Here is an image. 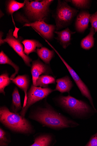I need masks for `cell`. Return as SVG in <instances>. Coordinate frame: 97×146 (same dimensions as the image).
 I'll list each match as a JSON object with an SVG mask.
<instances>
[{
    "mask_svg": "<svg viewBox=\"0 0 97 146\" xmlns=\"http://www.w3.org/2000/svg\"><path fill=\"white\" fill-rule=\"evenodd\" d=\"M29 117L43 125L56 130L77 127L80 124L55 110L47 104L33 111Z\"/></svg>",
    "mask_w": 97,
    "mask_h": 146,
    "instance_id": "cell-1",
    "label": "cell"
},
{
    "mask_svg": "<svg viewBox=\"0 0 97 146\" xmlns=\"http://www.w3.org/2000/svg\"><path fill=\"white\" fill-rule=\"evenodd\" d=\"M57 100L60 107L75 119L86 120L97 113V111L86 102L70 95L66 96H60Z\"/></svg>",
    "mask_w": 97,
    "mask_h": 146,
    "instance_id": "cell-2",
    "label": "cell"
},
{
    "mask_svg": "<svg viewBox=\"0 0 97 146\" xmlns=\"http://www.w3.org/2000/svg\"><path fill=\"white\" fill-rule=\"evenodd\" d=\"M0 122L16 133L30 135L35 132L34 127L28 120L18 113L11 111L5 106L0 108Z\"/></svg>",
    "mask_w": 97,
    "mask_h": 146,
    "instance_id": "cell-3",
    "label": "cell"
},
{
    "mask_svg": "<svg viewBox=\"0 0 97 146\" xmlns=\"http://www.w3.org/2000/svg\"><path fill=\"white\" fill-rule=\"evenodd\" d=\"M52 0L29 1L25 0L24 9L26 15L35 21L44 20L49 15V6L53 2Z\"/></svg>",
    "mask_w": 97,
    "mask_h": 146,
    "instance_id": "cell-4",
    "label": "cell"
},
{
    "mask_svg": "<svg viewBox=\"0 0 97 146\" xmlns=\"http://www.w3.org/2000/svg\"><path fill=\"white\" fill-rule=\"evenodd\" d=\"M78 10L69 6L65 1H58L57 6L53 15L57 31L70 25L76 16Z\"/></svg>",
    "mask_w": 97,
    "mask_h": 146,
    "instance_id": "cell-5",
    "label": "cell"
},
{
    "mask_svg": "<svg viewBox=\"0 0 97 146\" xmlns=\"http://www.w3.org/2000/svg\"><path fill=\"white\" fill-rule=\"evenodd\" d=\"M54 90L49 88H42L32 85L27 92L26 104L25 107L22 108L20 112V115L25 117L29 109L33 104L46 98Z\"/></svg>",
    "mask_w": 97,
    "mask_h": 146,
    "instance_id": "cell-6",
    "label": "cell"
},
{
    "mask_svg": "<svg viewBox=\"0 0 97 146\" xmlns=\"http://www.w3.org/2000/svg\"><path fill=\"white\" fill-rule=\"evenodd\" d=\"M13 33V30L10 29L5 39H2L3 35H1V46L5 43H7L21 57L25 64L28 67H30V63L32 61V60L25 54L24 46L21 43L23 38L22 37H19L17 38L15 37L14 36Z\"/></svg>",
    "mask_w": 97,
    "mask_h": 146,
    "instance_id": "cell-7",
    "label": "cell"
},
{
    "mask_svg": "<svg viewBox=\"0 0 97 146\" xmlns=\"http://www.w3.org/2000/svg\"><path fill=\"white\" fill-rule=\"evenodd\" d=\"M17 20L22 22H26L24 27H31L38 32L44 39L47 40H51L54 37V33L56 29V26L46 23L44 20L35 21L33 22H29L24 17L20 15H17Z\"/></svg>",
    "mask_w": 97,
    "mask_h": 146,
    "instance_id": "cell-8",
    "label": "cell"
},
{
    "mask_svg": "<svg viewBox=\"0 0 97 146\" xmlns=\"http://www.w3.org/2000/svg\"><path fill=\"white\" fill-rule=\"evenodd\" d=\"M46 42L53 49L54 51L56 52L64 64L65 65L69 72L70 73L73 80L80 91L81 94L83 96L85 97L88 100L92 108L95 111H97V110L95 108L93 99L92 97L88 87L84 82L82 80L81 78L73 69L61 56L58 52L54 48L47 40H46Z\"/></svg>",
    "mask_w": 97,
    "mask_h": 146,
    "instance_id": "cell-9",
    "label": "cell"
},
{
    "mask_svg": "<svg viewBox=\"0 0 97 146\" xmlns=\"http://www.w3.org/2000/svg\"><path fill=\"white\" fill-rule=\"evenodd\" d=\"M51 72V70L48 64L44 63L39 60L33 61L31 69L33 85L35 86L37 80L41 74L48 75Z\"/></svg>",
    "mask_w": 97,
    "mask_h": 146,
    "instance_id": "cell-10",
    "label": "cell"
},
{
    "mask_svg": "<svg viewBox=\"0 0 97 146\" xmlns=\"http://www.w3.org/2000/svg\"><path fill=\"white\" fill-rule=\"evenodd\" d=\"M91 15L87 11H83L80 12L77 17L75 26L77 31L82 33L88 28Z\"/></svg>",
    "mask_w": 97,
    "mask_h": 146,
    "instance_id": "cell-11",
    "label": "cell"
},
{
    "mask_svg": "<svg viewBox=\"0 0 97 146\" xmlns=\"http://www.w3.org/2000/svg\"><path fill=\"white\" fill-rule=\"evenodd\" d=\"M12 82L22 89L24 93L25 96L22 108L25 107L27 102V91L28 89L30 80L28 76L26 75H18L16 78L10 79Z\"/></svg>",
    "mask_w": 97,
    "mask_h": 146,
    "instance_id": "cell-12",
    "label": "cell"
},
{
    "mask_svg": "<svg viewBox=\"0 0 97 146\" xmlns=\"http://www.w3.org/2000/svg\"><path fill=\"white\" fill-rule=\"evenodd\" d=\"M34 143L31 146H49L53 145L56 141L52 134L42 133L35 137Z\"/></svg>",
    "mask_w": 97,
    "mask_h": 146,
    "instance_id": "cell-13",
    "label": "cell"
},
{
    "mask_svg": "<svg viewBox=\"0 0 97 146\" xmlns=\"http://www.w3.org/2000/svg\"><path fill=\"white\" fill-rule=\"evenodd\" d=\"M54 33L57 35L55 38L59 42L64 49L66 48L71 44V37L72 35L76 32H73L68 28L61 31H54Z\"/></svg>",
    "mask_w": 97,
    "mask_h": 146,
    "instance_id": "cell-14",
    "label": "cell"
},
{
    "mask_svg": "<svg viewBox=\"0 0 97 146\" xmlns=\"http://www.w3.org/2000/svg\"><path fill=\"white\" fill-rule=\"evenodd\" d=\"M56 88L55 91H58L61 93L67 92L69 95L70 91L73 86V84L70 78L66 76L57 80Z\"/></svg>",
    "mask_w": 97,
    "mask_h": 146,
    "instance_id": "cell-15",
    "label": "cell"
},
{
    "mask_svg": "<svg viewBox=\"0 0 97 146\" xmlns=\"http://www.w3.org/2000/svg\"><path fill=\"white\" fill-rule=\"evenodd\" d=\"M22 43L24 46L25 54L27 56L31 53L36 52L37 48L43 47L42 44L38 41L34 39H25L22 41Z\"/></svg>",
    "mask_w": 97,
    "mask_h": 146,
    "instance_id": "cell-16",
    "label": "cell"
},
{
    "mask_svg": "<svg viewBox=\"0 0 97 146\" xmlns=\"http://www.w3.org/2000/svg\"><path fill=\"white\" fill-rule=\"evenodd\" d=\"M36 52L38 57L46 64H50V61L53 57L54 50H50L45 47L37 48Z\"/></svg>",
    "mask_w": 97,
    "mask_h": 146,
    "instance_id": "cell-17",
    "label": "cell"
},
{
    "mask_svg": "<svg viewBox=\"0 0 97 146\" xmlns=\"http://www.w3.org/2000/svg\"><path fill=\"white\" fill-rule=\"evenodd\" d=\"M24 3H20L17 2L15 0H9L6 1V13L9 15H11L12 18L13 23L15 26V28H17L15 25V24L13 18V14L16 11L21 8H24L25 6Z\"/></svg>",
    "mask_w": 97,
    "mask_h": 146,
    "instance_id": "cell-18",
    "label": "cell"
},
{
    "mask_svg": "<svg viewBox=\"0 0 97 146\" xmlns=\"http://www.w3.org/2000/svg\"><path fill=\"white\" fill-rule=\"evenodd\" d=\"M12 100L11 110V112L17 113L22 110L20 97L18 88H15L12 94Z\"/></svg>",
    "mask_w": 97,
    "mask_h": 146,
    "instance_id": "cell-19",
    "label": "cell"
},
{
    "mask_svg": "<svg viewBox=\"0 0 97 146\" xmlns=\"http://www.w3.org/2000/svg\"><path fill=\"white\" fill-rule=\"evenodd\" d=\"M89 34L83 38L81 42V46L83 49L89 50L92 48L94 45V36L95 34L94 28L91 27L90 29Z\"/></svg>",
    "mask_w": 97,
    "mask_h": 146,
    "instance_id": "cell-20",
    "label": "cell"
},
{
    "mask_svg": "<svg viewBox=\"0 0 97 146\" xmlns=\"http://www.w3.org/2000/svg\"><path fill=\"white\" fill-rule=\"evenodd\" d=\"M56 79L52 76L48 75L40 76L37 80L35 86L42 88H48L50 84H55Z\"/></svg>",
    "mask_w": 97,
    "mask_h": 146,
    "instance_id": "cell-21",
    "label": "cell"
},
{
    "mask_svg": "<svg viewBox=\"0 0 97 146\" xmlns=\"http://www.w3.org/2000/svg\"><path fill=\"white\" fill-rule=\"evenodd\" d=\"M0 64H9L15 69V72L10 76V79L15 78L16 75L19 72L20 69L18 66L13 62L3 50L0 52Z\"/></svg>",
    "mask_w": 97,
    "mask_h": 146,
    "instance_id": "cell-22",
    "label": "cell"
},
{
    "mask_svg": "<svg viewBox=\"0 0 97 146\" xmlns=\"http://www.w3.org/2000/svg\"><path fill=\"white\" fill-rule=\"evenodd\" d=\"M11 81L7 73L3 74L0 76V93L1 94L5 95V88L9 85Z\"/></svg>",
    "mask_w": 97,
    "mask_h": 146,
    "instance_id": "cell-23",
    "label": "cell"
},
{
    "mask_svg": "<svg viewBox=\"0 0 97 146\" xmlns=\"http://www.w3.org/2000/svg\"><path fill=\"white\" fill-rule=\"evenodd\" d=\"M65 1L66 2H71L75 7L79 9L89 8L91 2V1H87V0H84V1L72 0V1Z\"/></svg>",
    "mask_w": 97,
    "mask_h": 146,
    "instance_id": "cell-24",
    "label": "cell"
},
{
    "mask_svg": "<svg viewBox=\"0 0 97 146\" xmlns=\"http://www.w3.org/2000/svg\"><path fill=\"white\" fill-rule=\"evenodd\" d=\"M11 141L9 140L7 132L0 128V146H8Z\"/></svg>",
    "mask_w": 97,
    "mask_h": 146,
    "instance_id": "cell-25",
    "label": "cell"
},
{
    "mask_svg": "<svg viewBox=\"0 0 97 146\" xmlns=\"http://www.w3.org/2000/svg\"><path fill=\"white\" fill-rule=\"evenodd\" d=\"M90 22L92 27H93L94 29L95 33L97 32V11L94 14L91 15Z\"/></svg>",
    "mask_w": 97,
    "mask_h": 146,
    "instance_id": "cell-26",
    "label": "cell"
},
{
    "mask_svg": "<svg viewBox=\"0 0 97 146\" xmlns=\"http://www.w3.org/2000/svg\"><path fill=\"white\" fill-rule=\"evenodd\" d=\"M85 146H97V132L92 135Z\"/></svg>",
    "mask_w": 97,
    "mask_h": 146,
    "instance_id": "cell-27",
    "label": "cell"
},
{
    "mask_svg": "<svg viewBox=\"0 0 97 146\" xmlns=\"http://www.w3.org/2000/svg\"><path fill=\"white\" fill-rule=\"evenodd\" d=\"M4 14V13L2 12L1 10V18H2L4 15H3Z\"/></svg>",
    "mask_w": 97,
    "mask_h": 146,
    "instance_id": "cell-28",
    "label": "cell"
}]
</instances>
